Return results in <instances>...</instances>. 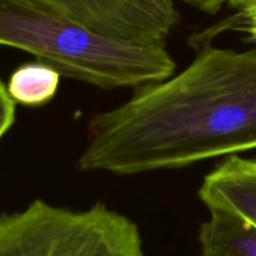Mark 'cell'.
Returning a JSON list of instances; mask_svg holds the SVG:
<instances>
[{
    "label": "cell",
    "mask_w": 256,
    "mask_h": 256,
    "mask_svg": "<svg viewBox=\"0 0 256 256\" xmlns=\"http://www.w3.org/2000/svg\"><path fill=\"white\" fill-rule=\"evenodd\" d=\"M209 212L199 230L202 256H256L254 224L229 212Z\"/></svg>",
    "instance_id": "6"
},
{
    "label": "cell",
    "mask_w": 256,
    "mask_h": 256,
    "mask_svg": "<svg viewBox=\"0 0 256 256\" xmlns=\"http://www.w3.org/2000/svg\"><path fill=\"white\" fill-rule=\"evenodd\" d=\"M0 256H145L138 225L96 202L72 210L35 199L0 214Z\"/></svg>",
    "instance_id": "3"
},
{
    "label": "cell",
    "mask_w": 256,
    "mask_h": 256,
    "mask_svg": "<svg viewBox=\"0 0 256 256\" xmlns=\"http://www.w3.org/2000/svg\"><path fill=\"white\" fill-rule=\"evenodd\" d=\"M256 149V49L205 45L189 66L92 116L82 172L135 175Z\"/></svg>",
    "instance_id": "1"
},
{
    "label": "cell",
    "mask_w": 256,
    "mask_h": 256,
    "mask_svg": "<svg viewBox=\"0 0 256 256\" xmlns=\"http://www.w3.org/2000/svg\"><path fill=\"white\" fill-rule=\"evenodd\" d=\"M0 45L29 52L62 76L102 89H136L168 79L176 68L165 42L108 36L16 0H0Z\"/></svg>",
    "instance_id": "2"
},
{
    "label": "cell",
    "mask_w": 256,
    "mask_h": 256,
    "mask_svg": "<svg viewBox=\"0 0 256 256\" xmlns=\"http://www.w3.org/2000/svg\"><path fill=\"white\" fill-rule=\"evenodd\" d=\"M15 112H16V102L10 96L4 82L0 80V140L14 124Z\"/></svg>",
    "instance_id": "9"
},
{
    "label": "cell",
    "mask_w": 256,
    "mask_h": 256,
    "mask_svg": "<svg viewBox=\"0 0 256 256\" xmlns=\"http://www.w3.org/2000/svg\"><path fill=\"white\" fill-rule=\"evenodd\" d=\"M224 30H236V32H245L250 36L252 42H256V6L250 8V9L239 10L236 15L229 18L222 24L218 25L212 30H206L204 32V36L202 38V42H204L208 36H214Z\"/></svg>",
    "instance_id": "8"
},
{
    "label": "cell",
    "mask_w": 256,
    "mask_h": 256,
    "mask_svg": "<svg viewBox=\"0 0 256 256\" xmlns=\"http://www.w3.org/2000/svg\"><path fill=\"white\" fill-rule=\"evenodd\" d=\"M62 74L45 62H25L12 72L8 92L15 102L39 108L54 99L59 90Z\"/></svg>",
    "instance_id": "7"
},
{
    "label": "cell",
    "mask_w": 256,
    "mask_h": 256,
    "mask_svg": "<svg viewBox=\"0 0 256 256\" xmlns=\"http://www.w3.org/2000/svg\"><path fill=\"white\" fill-rule=\"evenodd\" d=\"M232 8H236L239 10L250 9V8L256 6V0H228Z\"/></svg>",
    "instance_id": "11"
},
{
    "label": "cell",
    "mask_w": 256,
    "mask_h": 256,
    "mask_svg": "<svg viewBox=\"0 0 256 256\" xmlns=\"http://www.w3.org/2000/svg\"><path fill=\"white\" fill-rule=\"evenodd\" d=\"M122 40L165 42L179 22L172 0H16Z\"/></svg>",
    "instance_id": "4"
},
{
    "label": "cell",
    "mask_w": 256,
    "mask_h": 256,
    "mask_svg": "<svg viewBox=\"0 0 256 256\" xmlns=\"http://www.w3.org/2000/svg\"><path fill=\"white\" fill-rule=\"evenodd\" d=\"M185 4L192 5L195 9L208 14H215L220 10L224 0H182Z\"/></svg>",
    "instance_id": "10"
},
{
    "label": "cell",
    "mask_w": 256,
    "mask_h": 256,
    "mask_svg": "<svg viewBox=\"0 0 256 256\" xmlns=\"http://www.w3.org/2000/svg\"><path fill=\"white\" fill-rule=\"evenodd\" d=\"M252 8H254V6H252Z\"/></svg>",
    "instance_id": "12"
},
{
    "label": "cell",
    "mask_w": 256,
    "mask_h": 256,
    "mask_svg": "<svg viewBox=\"0 0 256 256\" xmlns=\"http://www.w3.org/2000/svg\"><path fill=\"white\" fill-rule=\"evenodd\" d=\"M199 199L208 210H222L256 226V158L230 155L202 180Z\"/></svg>",
    "instance_id": "5"
}]
</instances>
